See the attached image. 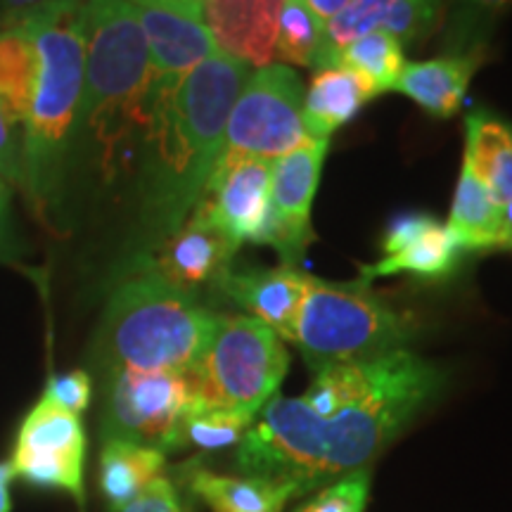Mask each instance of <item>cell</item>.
Wrapping results in <instances>:
<instances>
[{"label":"cell","instance_id":"32","mask_svg":"<svg viewBox=\"0 0 512 512\" xmlns=\"http://www.w3.org/2000/svg\"><path fill=\"white\" fill-rule=\"evenodd\" d=\"M46 396H50L55 403H60V406L67 408V411L79 415L91 406V396H93L91 375H88L86 370H72V373L53 375L46 387Z\"/></svg>","mask_w":512,"mask_h":512},{"label":"cell","instance_id":"21","mask_svg":"<svg viewBox=\"0 0 512 512\" xmlns=\"http://www.w3.org/2000/svg\"><path fill=\"white\" fill-rule=\"evenodd\" d=\"M465 252L460 245L448 233L446 226H432L427 233H422L420 238H415L408 245H403L399 252L380 256L375 264L358 268V280L361 283H373L375 278H389V275L408 273L415 275L418 280H439L451 278L458 271L460 261H463Z\"/></svg>","mask_w":512,"mask_h":512},{"label":"cell","instance_id":"41","mask_svg":"<svg viewBox=\"0 0 512 512\" xmlns=\"http://www.w3.org/2000/svg\"><path fill=\"white\" fill-rule=\"evenodd\" d=\"M74 3H81V5H86V0H74Z\"/></svg>","mask_w":512,"mask_h":512},{"label":"cell","instance_id":"13","mask_svg":"<svg viewBox=\"0 0 512 512\" xmlns=\"http://www.w3.org/2000/svg\"><path fill=\"white\" fill-rule=\"evenodd\" d=\"M441 8L444 0H351L325 24L313 69L332 67L339 50L370 31H387L403 48L415 46L437 31Z\"/></svg>","mask_w":512,"mask_h":512},{"label":"cell","instance_id":"33","mask_svg":"<svg viewBox=\"0 0 512 512\" xmlns=\"http://www.w3.org/2000/svg\"><path fill=\"white\" fill-rule=\"evenodd\" d=\"M0 178L22 190V128L0 105Z\"/></svg>","mask_w":512,"mask_h":512},{"label":"cell","instance_id":"5","mask_svg":"<svg viewBox=\"0 0 512 512\" xmlns=\"http://www.w3.org/2000/svg\"><path fill=\"white\" fill-rule=\"evenodd\" d=\"M219 313L209 311L155 273L126 278L107 302L98 354L110 370H171L188 373L207 349Z\"/></svg>","mask_w":512,"mask_h":512},{"label":"cell","instance_id":"18","mask_svg":"<svg viewBox=\"0 0 512 512\" xmlns=\"http://www.w3.org/2000/svg\"><path fill=\"white\" fill-rule=\"evenodd\" d=\"M484 55H441L425 62H406L394 91L437 119H451L463 105L472 76Z\"/></svg>","mask_w":512,"mask_h":512},{"label":"cell","instance_id":"12","mask_svg":"<svg viewBox=\"0 0 512 512\" xmlns=\"http://www.w3.org/2000/svg\"><path fill=\"white\" fill-rule=\"evenodd\" d=\"M328 150L330 140L306 138L292 152L273 159V238L268 247L278 252L283 266H297L313 240L311 209Z\"/></svg>","mask_w":512,"mask_h":512},{"label":"cell","instance_id":"31","mask_svg":"<svg viewBox=\"0 0 512 512\" xmlns=\"http://www.w3.org/2000/svg\"><path fill=\"white\" fill-rule=\"evenodd\" d=\"M190 494L176 486L174 479L162 475L152 484H147L131 503L112 512H190Z\"/></svg>","mask_w":512,"mask_h":512},{"label":"cell","instance_id":"1","mask_svg":"<svg viewBox=\"0 0 512 512\" xmlns=\"http://www.w3.org/2000/svg\"><path fill=\"white\" fill-rule=\"evenodd\" d=\"M444 384V370L411 349L318 370L302 396L275 394L256 415L238 444L240 472L306 494L366 470Z\"/></svg>","mask_w":512,"mask_h":512},{"label":"cell","instance_id":"2","mask_svg":"<svg viewBox=\"0 0 512 512\" xmlns=\"http://www.w3.org/2000/svg\"><path fill=\"white\" fill-rule=\"evenodd\" d=\"M249 74L247 62L219 50L197 64L176 93L152 100L140 147V216L155 247L174 235L200 202Z\"/></svg>","mask_w":512,"mask_h":512},{"label":"cell","instance_id":"22","mask_svg":"<svg viewBox=\"0 0 512 512\" xmlns=\"http://www.w3.org/2000/svg\"><path fill=\"white\" fill-rule=\"evenodd\" d=\"M463 162L482 178L498 202L512 200V126L508 121L486 110L467 114Z\"/></svg>","mask_w":512,"mask_h":512},{"label":"cell","instance_id":"4","mask_svg":"<svg viewBox=\"0 0 512 512\" xmlns=\"http://www.w3.org/2000/svg\"><path fill=\"white\" fill-rule=\"evenodd\" d=\"M86 74L79 138L105 178L143 147L152 117V62L131 0H86Z\"/></svg>","mask_w":512,"mask_h":512},{"label":"cell","instance_id":"24","mask_svg":"<svg viewBox=\"0 0 512 512\" xmlns=\"http://www.w3.org/2000/svg\"><path fill=\"white\" fill-rule=\"evenodd\" d=\"M166 453L126 439H105L100 453V489L112 510L124 508L147 484L164 475Z\"/></svg>","mask_w":512,"mask_h":512},{"label":"cell","instance_id":"39","mask_svg":"<svg viewBox=\"0 0 512 512\" xmlns=\"http://www.w3.org/2000/svg\"><path fill=\"white\" fill-rule=\"evenodd\" d=\"M15 479L10 460L0 463V512H12V498H10V482Z\"/></svg>","mask_w":512,"mask_h":512},{"label":"cell","instance_id":"16","mask_svg":"<svg viewBox=\"0 0 512 512\" xmlns=\"http://www.w3.org/2000/svg\"><path fill=\"white\" fill-rule=\"evenodd\" d=\"M309 273L297 266L275 268H245V271H228L216 285L223 297L268 325L275 335L287 342L292 335L294 318L309 287Z\"/></svg>","mask_w":512,"mask_h":512},{"label":"cell","instance_id":"35","mask_svg":"<svg viewBox=\"0 0 512 512\" xmlns=\"http://www.w3.org/2000/svg\"><path fill=\"white\" fill-rule=\"evenodd\" d=\"M15 252V226H12V188L0 178V261Z\"/></svg>","mask_w":512,"mask_h":512},{"label":"cell","instance_id":"27","mask_svg":"<svg viewBox=\"0 0 512 512\" xmlns=\"http://www.w3.org/2000/svg\"><path fill=\"white\" fill-rule=\"evenodd\" d=\"M512 10V0H451L444 29L446 55H486L489 41Z\"/></svg>","mask_w":512,"mask_h":512},{"label":"cell","instance_id":"34","mask_svg":"<svg viewBox=\"0 0 512 512\" xmlns=\"http://www.w3.org/2000/svg\"><path fill=\"white\" fill-rule=\"evenodd\" d=\"M437 216L427 214V211H406V214H399L396 219L389 221V226L384 228L380 238V249L382 256H389L399 252L403 245L420 238L422 233H427L432 226H437Z\"/></svg>","mask_w":512,"mask_h":512},{"label":"cell","instance_id":"20","mask_svg":"<svg viewBox=\"0 0 512 512\" xmlns=\"http://www.w3.org/2000/svg\"><path fill=\"white\" fill-rule=\"evenodd\" d=\"M446 228L465 254L505 247L503 204L465 162L453 192Z\"/></svg>","mask_w":512,"mask_h":512},{"label":"cell","instance_id":"37","mask_svg":"<svg viewBox=\"0 0 512 512\" xmlns=\"http://www.w3.org/2000/svg\"><path fill=\"white\" fill-rule=\"evenodd\" d=\"M53 3V0H0V10H3V19H0V29L15 27L19 19H24L31 12L43 8V5Z\"/></svg>","mask_w":512,"mask_h":512},{"label":"cell","instance_id":"14","mask_svg":"<svg viewBox=\"0 0 512 512\" xmlns=\"http://www.w3.org/2000/svg\"><path fill=\"white\" fill-rule=\"evenodd\" d=\"M233 247L214 223L190 214V219L155 247V254L143 261L145 271L155 273L164 283L195 297L202 287H216L230 271Z\"/></svg>","mask_w":512,"mask_h":512},{"label":"cell","instance_id":"26","mask_svg":"<svg viewBox=\"0 0 512 512\" xmlns=\"http://www.w3.org/2000/svg\"><path fill=\"white\" fill-rule=\"evenodd\" d=\"M36 81V53L19 27L0 29V105L22 128Z\"/></svg>","mask_w":512,"mask_h":512},{"label":"cell","instance_id":"30","mask_svg":"<svg viewBox=\"0 0 512 512\" xmlns=\"http://www.w3.org/2000/svg\"><path fill=\"white\" fill-rule=\"evenodd\" d=\"M370 475L366 470L351 472L325 486L309 505L299 512H363L368 501Z\"/></svg>","mask_w":512,"mask_h":512},{"label":"cell","instance_id":"11","mask_svg":"<svg viewBox=\"0 0 512 512\" xmlns=\"http://www.w3.org/2000/svg\"><path fill=\"white\" fill-rule=\"evenodd\" d=\"M83 458L81 418L43 394L19 427L10 458L15 477L43 489H64L83 503Z\"/></svg>","mask_w":512,"mask_h":512},{"label":"cell","instance_id":"9","mask_svg":"<svg viewBox=\"0 0 512 512\" xmlns=\"http://www.w3.org/2000/svg\"><path fill=\"white\" fill-rule=\"evenodd\" d=\"M304 86L292 67L268 62L256 67L230 110L223 152L278 159L306 138Z\"/></svg>","mask_w":512,"mask_h":512},{"label":"cell","instance_id":"10","mask_svg":"<svg viewBox=\"0 0 512 512\" xmlns=\"http://www.w3.org/2000/svg\"><path fill=\"white\" fill-rule=\"evenodd\" d=\"M271 159L221 152L192 214L214 223L235 249L271 245Z\"/></svg>","mask_w":512,"mask_h":512},{"label":"cell","instance_id":"23","mask_svg":"<svg viewBox=\"0 0 512 512\" xmlns=\"http://www.w3.org/2000/svg\"><path fill=\"white\" fill-rule=\"evenodd\" d=\"M192 496L211 512H283L290 498L302 496L294 484L261 477H226L209 470L190 472Z\"/></svg>","mask_w":512,"mask_h":512},{"label":"cell","instance_id":"8","mask_svg":"<svg viewBox=\"0 0 512 512\" xmlns=\"http://www.w3.org/2000/svg\"><path fill=\"white\" fill-rule=\"evenodd\" d=\"M105 375V439H126L162 453L183 446V422L197 403L192 370H110Z\"/></svg>","mask_w":512,"mask_h":512},{"label":"cell","instance_id":"15","mask_svg":"<svg viewBox=\"0 0 512 512\" xmlns=\"http://www.w3.org/2000/svg\"><path fill=\"white\" fill-rule=\"evenodd\" d=\"M152 62V100L176 93L185 76L219 53L207 24L178 12L133 5Z\"/></svg>","mask_w":512,"mask_h":512},{"label":"cell","instance_id":"6","mask_svg":"<svg viewBox=\"0 0 512 512\" xmlns=\"http://www.w3.org/2000/svg\"><path fill=\"white\" fill-rule=\"evenodd\" d=\"M415 325L366 283H325L311 275L287 342L313 373L408 349Z\"/></svg>","mask_w":512,"mask_h":512},{"label":"cell","instance_id":"29","mask_svg":"<svg viewBox=\"0 0 512 512\" xmlns=\"http://www.w3.org/2000/svg\"><path fill=\"white\" fill-rule=\"evenodd\" d=\"M254 420V415L249 413L192 408L183 422V444H192L200 451H223V448L238 446Z\"/></svg>","mask_w":512,"mask_h":512},{"label":"cell","instance_id":"28","mask_svg":"<svg viewBox=\"0 0 512 512\" xmlns=\"http://www.w3.org/2000/svg\"><path fill=\"white\" fill-rule=\"evenodd\" d=\"M323 29L306 0H285L275 31L273 57L287 67H313L323 43Z\"/></svg>","mask_w":512,"mask_h":512},{"label":"cell","instance_id":"36","mask_svg":"<svg viewBox=\"0 0 512 512\" xmlns=\"http://www.w3.org/2000/svg\"><path fill=\"white\" fill-rule=\"evenodd\" d=\"M133 5H147V8H162V10H171L178 12V15L190 17V19H200L204 22V3L207 0H131Z\"/></svg>","mask_w":512,"mask_h":512},{"label":"cell","instance_id":"38","mask_svg":"<svg viewBox=\"0 0 512 512\" xmlns=\"http://www.w3.org/2000/svg\"><path fill=\"white\" fill-rule=\"evenodd\" d=\"M351 3V0H306V5H309L313 15H316V19L320 24H328L332 17L339 15L347 5Z\"/></svg>","mask_w":512,"mask_h":512},{"label":"cell","instance_id":"25","mask_svg":"<svg viewBox=\"0 0 512 512\" xmlns=\"http://www.w3.org/2000/svg\"><path fill=\"white\" fill-rule=\"evenodd\" d=\"M401 41L387 31H370L354 38L339 50L332 67H344L349 72L363 76L377 95L389 93L396 88V81L406 67Z\"/></svg>","mask_w":512,"mask_h":512},{"label":"cell","instance_id":"17","mask_svg":"<svg viewBox=\"0 0 512 512\" xmlns=\"http://www.w3.org/2000/svg\"><path fill=\"white\" fill-rule=\"evenodd\" d=\"M285 0H207V24L216 48L249 67H264L273 60L275 31Z\"/></svg>","mask_w":512,"mask_h":512},{"label":"cell","instance_id":"19","mask_svg":"<svg viewBox=\"0 0 512 512\" xmlns=\"http://www.w3.org/2000/svg\"><path fill=\"white\" fill-rule=\"evenodd\" d=\"M377 91L370 83L344 67L316 69L304 93V128L309 138L330 140L337 128L347 126Z\"/></svg>","mask_w":512,"mask_h":512},{"label":"cell","instance_id":"40","mask_svg":"<svg viewBox=\"0 0 512 512\" xmlns=\"http://www.w3.org/2000/svg\"><path fill=\"white\" fill-rule=\"evenodd\" d=\"M503 235H505V249L512 247V200L503 204Z\"/></svg>","mask_w":512,"mask_h":512},{"label":"cell","instance_id":"7","mask_svg":"<svg viewBox=\"0 0 512 512\" xmlns=\"http://www.w3.org/2000/svg\"><path fill=\"white\" fill-rule=\"evenodd\" d=\"M290 356L285 342L252 316H221L197 361L195 408L259 415L283 384Z\"/></svg>","mask_w":512,"mask_h":512},{"label":"cell","instance_id":"42","mask_svg":"<svg viewBox=\"0 0 512 512\" xmlns=\"http://www.w3.org/2000/svg\"><path fill=\"white\" fill-rule=\"evenodd\" d=\"M510 249H512V247H510Z\"/></svg>","mask_w":512,"mask_h":512},{"label":"cell","instance_id":"3","mask_svg":"<svg viewBox=\"0 0 512 512\" xmlns=\"http://www.w3.org/2000/svg\"><path fill=\"white\" fill-rule=\"evenodd\" d=\"M86 10L74 0H53L19 19L36 53V81L22 124V190L36 216L46 219L60 197L69 157L79 140Z\"/></svg>","mask_w":512,"mask_h":512}]
</instances>
